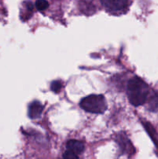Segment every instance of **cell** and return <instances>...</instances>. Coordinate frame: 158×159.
I'll list each match as a JSON object with an SVG mask.
<instances>
[{"mask_svg": "<svg viewBox=\"0 0 158 159\" xmlns=\"http://www.w3.org/2000/svg\"><path fill=\"white\" fill-rule=\"evenodd\" d=\"M148 85L139 78L130 79L127 85L129 101L134 107L143 105L147 101L149 95Z\"/></svg>", "mask_w": 158, "mask_h": 159, "instance_id": "1", "label": "cell"}, {"mask_svg": "<svg viewBox=\"0 0 158 159\" xmlns=\"http://www.w3.org/2000/svg\"><path fill=\"white\" fill-rule=\"evenodd\" d=\"M80 107L91 113H103L107 108L106 100L102 95H91L82 99Z\"/></svg>", "mask_w": 158, "mask_h": 159, "instance_id": "2", "label": "cell"}, {"mask_svg": "<svg viewBox=\"0 0 158 159\" xmlns=\"http://www.w3.org/2000/svg\"><path fill=\"white\" fill-rule=\"evenodd\" d=\"M102 5L110 12H119L126 6L128 0H101Z\"/></svg>", "mask_w": 158, "mask_h": 159, "instance_id": "3", "label": "cell"}, {"mask_svg": "<svg viewBox=\"0 0 158 159\" xmlns=\"http://www.w3.org/2000/svg\"><path fill=\"white\" fill-rule=\"evenodd\" d=\"M43 110V106L38 101H34L28 108V116L31 119H36L38 118L41 115Z\"/></svg>", "mask_w": 158, "mask_h": 159, "instance_id": "4", "label": "cell"}, {"mask_svg": "<svg viewBox=\"0 0 158 159\" xmlns=\"http://www.w3.org/2000/svg\"><path fill=\"white\" fill-rule=\"evenodd\" d=\"M68 150L71 151V152H74V153L81 154L83 152L84 149H85V145L81 141H77V140H70L68 141L66 145Z\"/></svg>", "mask_w": 158, "mask_h": 159, "instance_id": "5", "label": "cell"}, {"mask_svg": "<svg viewBox=\"0 0 158 159\" xmlns=\"http://www.w3.org/2000/svg\"><path fill=\"white\" fill-rule=\"evenodd\" d=\"M146 102L148 103V109L150 111H157L158 110V96L156 94L153 93L150 95L149 93Z\"/></svg>", "mask_w": 158, "mask_h": 159, "instance_id": "6", "label": "cell"}, {"mask_svg": "<svg viewBox=\"0 0 158 159\" xmlns=\"http://www.w3.org/2000/svg\"><path fill=\"white\" fill-rule=\"evenodd\" d=\"M35 6L38 10L43 11L49 7V2L46 0H37L35 3Z\"/></svg>", "mask_w": 158, "mask_h": 159, "instance_id": "7", "label": "cell"}, {"mask_svg": "<svg viewBox=\"0 0 158 159\" xmlns=\"http://www.w3.org/2000/svg\"><path fill=\"white\" fill-rule=\"evenodd\" d=\"M119 144H120L121 148L122 149H123L125 152H130V148H133V146L130 144L129 141H128L127 139H125L124 138H121L120 141H119Z\"/></svg>", "mask_w": 158, "mask_h": 159, "instance_id": "8", "label": "cell"}, {"mask_svg": "<svg viewBox=\"0 0 158 159\" xmlns=\"http://www.w3.org/2000/svg\"><path fill=\"white\" fill-rule=\"evenodd\" d=\"M63 87V84L60 81H54L51 83L50 89L54 93H58Z\"/></svg>", "mask_w": 158, "mask_h": 159, "instance_id": "9", "label": "cell"}, {"mask_svg": "<svg viewBox=\"0 0 158 159\" xmlns=\"http://www.w3.org/2000/svg\"><path fill=\"white\" fill-rule=\"evenodd\" d=\"M64 159H79L77 157V154L74 153V152H71V151L68 150L64 153L63 155Z\"/></svg>", "mask_w": 158, "mask_h": 159, "instance_id": "10", "label": "cell"}]
</instances>
